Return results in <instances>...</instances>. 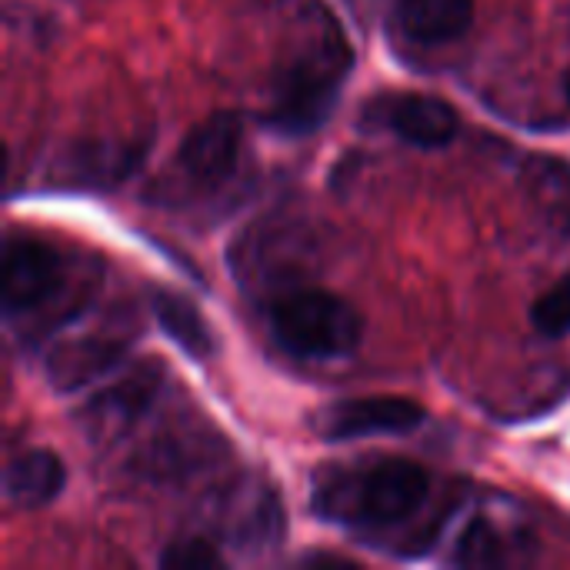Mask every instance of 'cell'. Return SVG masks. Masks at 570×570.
I'll list each match as a JSON object with an SVG mask.
<instances>
[{
	"mask_svg": "<svg viewBox=\"0 0 570 570\" xmlns=\"http://www.w3.org/2000/svg\"><path fill=\"white\" fill-rule=\"evenodd\" d=\"M144 154V144H107V147H87V150H77L70 170H73V180L77 184H117L120 177H127L134 170V164L140 160Z\"/></svg>",
	"mask_w": 570,
	"mask_h": 570,
	"instance_id": "4fadbf2b",
	"label": "cell"
},
{
	"mask_svg": "<svg viewBox=\"0 0 570 570\" xmlns=\"http://www.w3.org/2000/svg\"><path fill=\"white\" fill-rule=\"evenodd\" d=\"M394 20L407 40L438 47L468 33L474 23V0H397Z\"/></svg>",
	"mask_w": 570,
	"mask_h": 570,
	"instance_id": "8fae6325",
	"label": "cell"
},
{
	"mask_svg": "<svg viewBox=\"0 0 570 570\" xmlns=\"http://www.w3.org/2000/svg\"><path fill=\"white\" fill-rule=\"evenodd\" d=\"M271 334L294 357L334 361L361 344L364 317L324 287H297L271 304Z\"/></svg>",
	"mask_w": 570,
	"mask_h": 570,
	"instance_id": "3957f363",
	"label": "cell"
},
{
	"mask_svg": "<svg viewBox=\"0 0 570 570\" xmlns=\"http://www.w3.org/2000/svg\"><path fill=\"white\" fill-rule=\"evenodd\" d=\"M364 117L424 150L448 147L461 130L458 110L431 94H381L364 107Z\"/></svg>",
	"mask_w": 570,
	"mask_h": 570,
	"instance_id": "52a82bcc",
	"label": "cell"
},
{
	"mask_svg": "<svg viewBox=\"0 0 570 570\" xmlns=\"http://www.w3.org/2000/svg\"><path fill=\"white\" fill-rule=\"evenodd\" d=\"M244 154V124L237 114H210L197 127L187 130L180 150H177V170L187 177V184L217 190L227 180L237 177Z\"/></svg>",
	"mask_w": 570,
	"mask_h": 570,
	"instance_id": "8992f818",
	"label": "cell"
},
{
	"mask_svg": "<svg viewBox=\"0 0 570 570\" xmlns=\"http://www.w3.org/2000/svg\"><path fill=\"white\" fill-rule=\"evenodd\" d=\"M150 311L160 324V331L194 361H207L214 354V331L207 324V317L197 311V304L177 291L167 287H154L150 291Z\"/></svg>",
	"mask_w": 570,
	"mask_h": 570,
	"instance_id": "7c38bea8",
	"label": "cell"
},
{
	"mask_svg": "<svg viewBox=\"0 0 570 570\" xmlns=\"http://www.w3.org/2000/svg\"><path fill=\"white\" fill-rule=\"evenodd\" d=\"M160 377H164V371L157 364H137L134 371L117 377L110 387L97 391L83 404V411H80L83 431L94 441H117V438H124L147 414V407L157 401Z\"/></svg>",
	"mask_w": 570,
	"mask_h": 570,
	"instance_id": "ba28073f",
	"label": "cell"
},
{
	"mask_svg": "<svg viewBox=\"0 0 570 570\" xmlns=\"http://www.w3.org/2000/svg\"><path fill=\"white\" fill-rule=\"evenodd\" d=\"M564 94H568V104H570V70H568V77H564Z\"/></svg>",
	"mask_w": 570,
	"mask_h": 570,
	"instance_id": "e0dca14e",
	"label": "cell"
},
{
	"mask_svg": "<svg viewBox=\"0 0 570 570\" xmlns=\"http://www.w3.org/2000/svg\"><path fill=\"white\" fill-rule=\"evenodd\" d=\"M63 484H67L63 461L53 451H43V448L17 454L7 464V474H3V494L17 511L47 508L50 501L60 498Z\"/></svg>",
	"mask_w": 570,
	"mask_h": 570,
	"instance_id": "30bf717a",
	"label": "cell"
},
{
	"mask_svg": "<svg viewBox=\"0 0 570 570\" xmlns=\"http://www.w3.org/2000/svg\"><path fill=\"white\" fill-rule=\"evenodd\" d=\"M160 568L167 570H214L224 568V554L214 541L207 538H177L174 544L164 548Z\"/></svg>",
	"mask_w": 570,
	"mask_h": 570,
	"instance_id": "2e32d148",
	"label": "cell"
},
{
	"mask_svg": "<svg viewBox=\"0 0 570 570\" xmlns=\"http://www.w3.org/2000/svg\"><path fill=\"white\" fill-rule=\"evenodd\" d=\"M458 564L464 568H488V564H504L508 561V551H504V538L484 521L478 518L458 541V554H454Z\"/></svg>",
	"mask_w": 570,
	"mask_h": 570,
	"instance_id": "5bb4252c",
	"label": "cell"
},
{
	"mask_svg": "<svg viewBox=\"0 0 570 570\" xmlns=\"http://www.w3.org/2000/svg\"><path fill=\"white\" fill-rule=\"evenodd\" d=\"M3 287V314L30 317L47 311L67 287V264L60 250H53L43 240L33 237H7L3 244V267H0Z\"/></svg>",
	"mask_w": 570,
	"mask_h": 570,
	"instance_id": "277c9868",
	"label": "cell"
},
{
	"mask_svg": "<svg viewBox=\"0 0 570 570\" xmlns=\"http://www.w3.org/2000/svg\"><path fill=\"white\" fill-rule=\"evenodd\" d=\"M531 324L544 337H568L570 334V277L541 294L531 307Z\"/></svg>",
	"mask_w": 570,
	"mask_h": 570,
	"instance_id": "9a60e30c",
	"label": "cell"
},
{
	"mask_svg": "<svg viewBox=\"0 0 570 570\" xmlns=\"http://www.w3.org/2000/svg\"><path fill=\"white\" fill-rule=\"evenodd\" d=\"M428 417L424 404L397 394H374V397H351L337 401L321 414V434L327 441H357L377 434H407L421 428Z\"/></svg>",
	"mask_w": 570,
	"mask_h": 570,
	"instance_id": "9c48e42d",
	"label": "cell"
},
{
	"mask_svg": "<svg viewBox=\"0 0 570 570\" xmlns=\"http://www.w3.org/2000/svg\"><path fill=\"white\" fill-rule=\"evenodd\" d=\"M137 324L130 321H107L90 327L87 334L60 341L47 357V381L53 391H80L104 374H110L130 351Z\"/></svg>",
	"mask_w": 570,
	"mask_h": 570,
	"instance_id": "5b68a950",
	"label": "cell"
},
{
	"mask_svg": "<svg viewBox=\"0 0 570 570\" xmlns=\"http://www.w3.org/2000/svg\"><path fill=\"white\" fill-rule=\"evenodd\" d=\"M351 73L347 43L331 33L301 50L274 80L267 124L281 137H307L321 130L341 97V83Z\"/></svg>",
	"mask_w": 570,
	"mask_h": 570,
	"instance_id": "7a4b0ae2",
	"label": "cell"
},
{
	"mask_svg": "<svg viewBox=\"0 0 570 570\" xmlns=\"http://www.w3.org/2000/svg\"><path fill=\"white\" fill-rule=\"evenodd\" d=\"M431 498V474L407 458L357 461L314 478V511L351 531H391Z\"/></svg>",
	"mask_w": 570,
	"mask_h": 570,
	"instance_id": "6da1fadb",
	"label": "cell"
}]
</instances>
